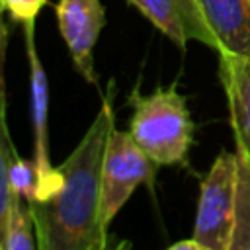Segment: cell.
<instances>
[{
  "instance_id": "1",
  "label": "cell",
  "mask_w": 250,
  "mask_h": 250,
  "mask_svg": "<svg viewBox=\"0 0 250 250\" xmlns=\"http://www.w3.org/2000/svg\"><path fill=\"white\" fill-rule=\"evenodd\" d=\"M115 82L111 80L90 127L59 166V188L25 203L37 250H113L100 219V176L107 139L115 129Z\"/></svg>"
},
{
  "instance_id": "2",
  "label": "cell",
  "mask_w": 250,
  "mask_h": 250,
  "mask_svg": "<svg viewBox=\"0 0 250 250\" xmlns=\"http://www.w3.org/2000/svg\"><path fill=\"white\" fill-rule=\"evenodd\" d=\"M127 104L133 109L129 133L143 152L156 166H188L195 123L178 82L158 86L150 94L133 88Z\"/></svg>"
},
{
  "instance_id": "3",
  "label": "cell",
  "mask_w": 250,
  "mask_h": 250,
  "mask_svg": "<svg viewBox=\"0 0 250 250\" xmlns=\"http://www.w3.org/2000/svg\"><path fill=\"white\" fill-rule=\"evenodd\" d=\"M156 168L158 166L143 152L129 131H111L100 176V219L107 230L131 193L141 184H154Z\"/></svg>"
},
{
  "instance_id": "4",
  "label": "cell",
  "mask_w": 250,
  "mask_h": 250,
  "mask_svg": "<svg viewBox=\"0 0 250 250\" xmlns=\"http://www.w3.org/2000/svg\"><path fill=\"white\" fill-rule=\"evenodd\" d=\"M236 150H221L199 184L193 238L209 250H227L236 205Z\"/></svg>"
},
{
  "instance_id": "5",
  "label": "cell",
  "mask_w": 250,
  "mask_h": 250,
  "mask_svg": "<svg viewBox=\"0 0 250 250\" xmlns=\"http://www.w3.org/2000/svg\"><path fill=\"white\" fill-rule=\"evenodd\" d=\"M21 29H23L25 57L29 64L31 117H33V133H35L33 160L39 176L37 199H45L59 188V182H61V172L59 168L53 166L51 152H49V78L35 47V21L23 23Z\"/></svg>"
},
{
  "instance_id": "6",
  "label": "cell",
  "mask_w": 250,
  "mask_h": 250,
  "mask_svg": "<svg viewBox=\"0 0 250 250\" xmlns=\"http://www.w3.org/2000/svg\"><path fill=\"white\" fill-rule=\"evenodd\" d=\"M59 33L66 43L76 72L98 86L94 47L105 25V10L100 0H59L55 4Z\"/></svg>"
},
{
  "instance_id": "7",
  "label": "cell",
  "mask_w": 250,
  "mask_h": 250,
  "mask_svg": "<svg viewBox=\"0 0 250 250\" xmlns=\"http://www.w3.org/2000/svg\"><path fill=\"white\" fill-rule=\"evenodd\" d=\"M180 51L188 43L199 41L215 49L213 33L199 10L197 0H127Z\"/></svg>"
},
{
  "instance_id": "8",
  "label": "cell",
  "mask_w": 250,
  "mask_h": 250,
  "mask_svg": "<svg viewBox=\"0 0 250 250\" xmlns=\"http://www.w3.org/2000/svg\"><path fill=\"white\" fill-rule=\"evenodd\" d=\"M234 145L250 154V55L217 53Z\"/></svg>"
},
{
  "instance_id": "9",
  "label": "cell",
  "mask_w": 250,
  "mask_h": 250,
  "mask_svg": "<svg viewBox=\"0 0 250 250\" xmlns=\"http://www.w3.org/2000/svg\"><path fill=\"white\" fill-rule=\"evenodd\" d=\"M217 53L250 55V0H197Z\"/></svg>"
},
{
  "instance_id": "10",
  "label": "cell",
  "mask_w": 250,
  "mask_h": 250,
  "mask_svg": "<svg viewBox=\"0 0 250 250\" xmlns=\"http://www.w3.org/2000/svg\"><path fill=\"white\" fill-rule=\"evenodd\" d=\"M236 205L227 250H250V154L244 148L236 146Z\"/></svg>"
},
{
  "instance_id": "11",
  "label": "cell",
  "mask_w": 250,
  "mask_h": 250,
  "mask_svg": "<svg viewBox=\"0 0 250 250\" xmlns=\"http://www.w3.org/2000/svg\"><path fill=\"white\" fill-rule=\"evenodd\" d=\"M18 154L6 119V78L4 66H0V242H6L8 232V219H10V166L14 156Z\"/></svg>"
},
{
  "instance_id": "12",
  "label": "cell",
  "mask_w": 250,
  "mask_h": 250,
  "mask_svg": "<svg viewBox=\"0 0 250 250\" xmlns=\"http://www.w3.org/2000/svg\"><path fill=\"white\" fill-rule=\"evenodd\" d=\"M4 250H37L33 223L29 217L27 205L14 191L10 197V219H8Z\"/></svg>"
},
{
  "instance_id": "13",
  "label": "cell",
  "mask_w": 250,
  "mask_h": 250,
  "mask_svg": "<svg viewBox=\"0 0 250 250\" xmlns=\"http://www.w3.org/2000/svg\"><path fill=\"white\" fill-rule=\"evenodd\" d=\"M10 191L18 193L25 203L35 201L39 195V176L35 160L21 158L20 154L14 156L10 166Z\"/></svg>"
},
{
  "instance_id": "14",
  "label": "cell",
  "mask_w": 250,
  "mask_h": 250,
  "mask_svg": "<svg viewBox=\"0 0 250 250\" xmlns=\"http://www.w3.org/2000/svg\"><path fill=\"white\" fill-rule=\"evenodd\" d=\"M45 4L47 0H0V8L8 12L10 18L20 25L35 21Z\"/></svg>"
},
{
  "instance_id": "15",
  "label": "cell",
  "mask_w": 250,
  "mask_h": 250,
  "mask_svg": "<svg viewBox=\"0 0 250 250\" xmlns=\"http://www.w3.org/2000/svg\"><path fill=\"white\" fill-rule=\"evenodd\" d=\"M4 10L0 8V66L6 62V47H8V27L4 23Z\"/></svg>"
},
{
  "instance_id": "16",
  "label": "cell",
  "mask_w": 250,
  "mask_h": 250,
  "mask_svg": "<svg viewBox=\"0 0 250 250\" xmlns=\"http://www.w3.org/2000/svg\"><path fill=\"white\" fill-rule=\"evenodd\" d=\"M166 250H209V248L191 236V238H188V240H180V242L168 246Z\"/></svg>"
},
{
  "instance_id": "17",
  "label": "cell",
  "mask_w": 250,
  "mask_h": 250,
  "mask_svg": "<svg viewBox=\"0 0 250 250\" xmlns=\"http://www.w3.org/2000/svg\"><path fill=\"white\" fill-rule=\"evenodd\" d=\"M113 250H131V244L129 242H121L117 248H113Z\"/></svg>"
},
{
  "instance_id": "18",
  "label": "cell",
  "mask_w": 250,
  "mask_h": 250,
  "mask_svg": "<svg viewBox=\"0 0 250 250\" xmlns=\"http://www.w3.org/2000/svg\"><path fill=\"white\" fill-rule=\"evenodd\" d=\"M0 250H4V244H2V242H0Z\"/></svg>"
}]
</instances>
